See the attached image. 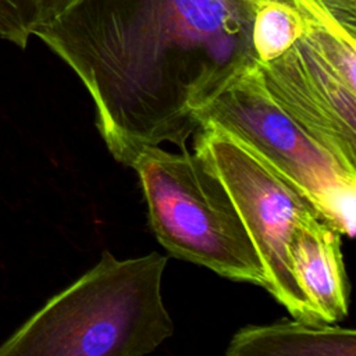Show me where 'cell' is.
<instances>
[{
    "label": "cell",
    "instance_id": "6",
    "mask_svg": "<svg viewBox=\"0 0 356 356\" xmlns=\"http://www.w3.org/2000/svg\"><path fill=\"white\" fill-rule=\"evenodd\" d=\"M193 136V153L227 191L259 254L264 288L293 318L320 321L298 284L289 253L295 228L317 211L220 128L202 124Z\"/></svg>",
    "mask_w": 356,
    "mask_h": 356
},
{
    "label": "cell",
    "instance_id": "7",
    "mask_svg": "<svg viewBox=\"0 0 356 356\" xmlns=\"http://www.w3.org/2000/svg\"><path fill=\"white\" fill-rule=\"evenodd\" d=\"M299 286L320 321L337 323L348 314V282L341 232L314 214L293 231L289 243Z\"/></svg>",
    "mask_w": 356,
    "mask_h": 356
},
{
    "label": "cell",
    "instance_id": "9",
    "mask_svg": "<svg viewBox=\"0 0 356 356\" xmlns=\"http://www.w3.org/2000/svg\"><path fill=\"white\" fill-rule=\"evenodd\" d=\"M63 0H0V38L25 49Z\"/></svg>",
    "mask_w": 356,
    "mask_h": 356
},
{
    "label": "cell",
    "instance_id": "2",
    "mask_svg": "<svg viewBox=\"0 0 356 356\" xmlns=\"http://www.w3.org/2000/svg\"><path fill=\"white\" fill-rule=\"evenodd\" d=\"M168 256L100 260L50 298L3 345L0 356H143L174 332L161 296Z\"/></svg>",
    "mask_w": 356,
    "mask_h": 356
},
{
    "label": "cell",
    "instance_id": "10",
    "mask_svg": "<svg viewBox=\"0 0 356 356\" xmlns=\"http://www.w3.org/2000/svg\"><path fill=\"white\" fill-rule=\"evenodd\" d=\"M325 1L330 7L349 13V14H356V0H323Z\"/></svg>",
    "mask_w": 356,
    "mask_h": 356
},
{
    "label": "cell",
    "instance_id": "5",
    "mask_svg": "<svg viewBox=\"0 0 356 356\" xmlns=\"http://www.w3.org/2000/svg\"><path fill=\"white\" fill-rule=\"evenodd\" d=\"M254 65L273 100L356 174V14L312 0L300 36Z\"/></svg>",
    "mask_w": 356,
    "mask_h": 356
},
{
    "label": "cell",
    "instance_id": "1",
    "mask_svg": "<svg viewBox=\"0 0 356 356\" xmlns=\"http://www.w3.org/2000/svg\"><path fill=\"white\" fill-rule=\"evenodd\" d=\"M248 0H63L35 31L79 78L110 152L131 167L149 146L179 150L193 110L254 63Z\"/></svg>",
    "mask_w": 356,
    "mask_h": 356
},
{
    "label": "cell",
    "instance_id": "8",
    "mask_svg": "<svg viewBox=\"0 0 356 356\" xmlns=\"http://www.w3.org/2000/svg\"><path fill=\"white\" fill-rule=\"evenodd\" d=\"M227 356H355L356 332L334 323L281 320L250 324L229 341Z\"/></svg>",
    "mask_w": 356,
    "mask_h": 356
},
{
    "label": "cell",
    "instance_id": "4",
    "mask_svg": "<svg viewBox=\"0 0 356 356\" xmlns=\"http://www.w3.org/2000/svg\"><path fill=\"white\" fill-rule=\"evenodd\" d=\"M249 150L305 197L330 225L353 238L356 174L307 135L268 95L254 63L193 110Z\"/></svg>",
    "mask_w": 356,
    "mask_h": 356
},
{
    "label": "cell",
    "instance_id": "3",
    "mask_svg": "<svg viewBox=\"0 0 356 356\" xmlns=\"http://www.w3.org/2000/svg\"><path fill=\"white\" fill-rule=\"evenodd\" d=\"M161 246L218 275L266 286L259 254L220 181L189 149L145 147L131 165Z\"/></svg>",
    "mask_w": 356,
    "mask_h": 356
}]
</instances>
